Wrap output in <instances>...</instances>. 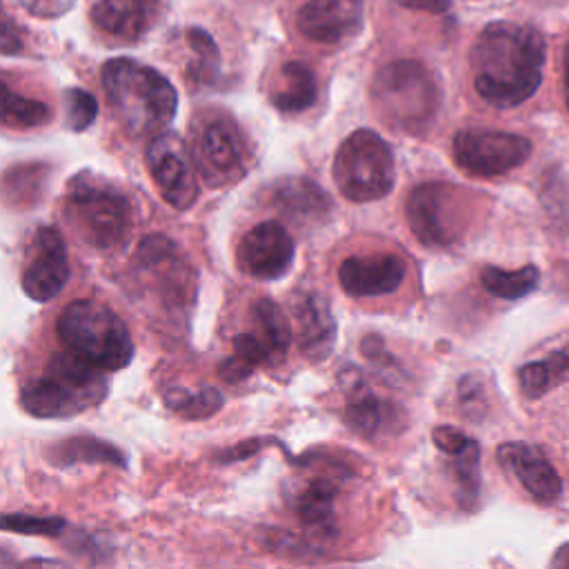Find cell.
<instances>
[{
  "mask_svg": "<svg viewBox=\"0 0 569 569\" xmlns=\"http://www.w3.org/2000/svg\"><path fill=\"white\" fill-rule=\"evenodd\" d=\"M102 89L113 113L133 136L162 131L178 109L173 84L153 67L131 58H113L104 62Z\"/></svg>",
  "mask_w": 569,
  "mask_h": 569,
  "instance_id": "7a4b0ae2",
  "label": "cell"
},
{
  "mask_svg": "<svg viewBox=\"0 0 569 569\" xmlns=\"http://www.w3.org/2000/svg\"><path fill=\"white\" fill-rule=\"evenodd\" d=\"M540 271L533 264L520 267L516 271H502L498 267H485L480 271V282L482 287L502 300H518L531 293L538 287Z\"/></svg>",
  "mask_w": 569,
  "mask_h": 569,
  "instance_id": "4316f807",
  "label": "cell"
},
{
  "mask_svg": "<svg viewBox=\"0 0 569 569\" xmlns=\"http://www.w3.org/2000/svg\"><path fill=\"white\" fill-rule=\"evenodd\" d=\"M187 42L196 53V62L191 64V76L198 82H213L220 67V53L213 38L198 27L187 29Z\"/></svg>",
  "mask_w": 569,
  "mask_h": 569,
  "instance_id": "f1b7e54d",
  "label": "cell"
},
{
  "mask_svg": "<svg viewBox=\"0 0 569 569\" xmlns=\"http://www.w3.org/2000/svg\"><path fill=\"white\" fill-rule=\"evenodd\" d=\"M189 153L196 173L209 187L238 182L249 169V147L240 124L220 109H207L191 122Z\"/></svg>",
  "mask_w": 569,
  "mask_h": 569,
  "instance_id": "ba28073f",
  "label": "cell"
},
{
  "mask_svg": "<svg viewBox=\"0 0 569 569\" xmlns=\"http://www.w3.org/2000/svg\"><path fill=\"white\" fill-rule=\"evenodd\" d=\"M64 218L73 231L98 251H116L129 242L133 204L129 196L104 178L78 176L64 196Z\"/></svg>",
  "mask_w": 569,
  "mask_h": 569,
  "instance_id": "277c9868",
  "label": "cell"
},
{
  "mask_svg": "<svg viewBox=\"0 0 569 569\" xmlns=\"http://www.w3.org/2000/svg\"><path fill=\"white\" fill-rule=\"evenodd\" d=\"M62 525L64 522L60 518H33V516H7V518H0V527L2 529L22 531V533H29V536H58Z\"/></svg>",
  "mask_w": 569,
  "mask_h": 569,
  "instance_id": "4dcf8cb0",
  "label": "cell"
},
{
  "mask_svg": "<svg viewBox=\"0 0 569 569\" xmlns=\"http://www.w3.org/2000/svg\"><path fill=\"white\" fill-rule=\"evenodd\" d=\"M160 0H98L89 18L104 36L120 42H136L160 18Z\"/></svg>",
  "mask_w": 569,
  "mask_h": 569,
  "instance_id": "e0dca14e",
  "label": "cell"
},
{
  "mask_svg": "<svg viewBox=\"0 0 569 569\" xmlns=\"http://www.w3.org/2000/svg\"><path fill=\"white\" fill-rule=\"evenodd\" d=\"M331 173L338 191L347 200H380L396 184L391 147L373 129H356L340 142Z\"/></svg>",
  "mask_w": 569,
  "mask_h": 569,
  "instance_id": "52a82bcc",
  "label": "cell"
},
{
  "mask_svg": "<svg viewBox=\"0 0 569 569\" xmlns=\"http://www.w3.org/2000/svg\"><path fill=\"white\" fill-rule=\"evenodd\" d=\"M336 482L331 478H316L309 487L296 498V513L300 522L320 536L336 533Z\"/></svg>",
  "mask_w": 569,
  "mask_h": 569,
  "instance_id": "7402d4cb",
  "label": "cell"
},
{
  "mask_svg": "<svg viewBox=\"0 0 569 569\" xmlns=\"http://www.w3.org/2000/svg\"><path fill=\"white\" fill-rule=\"evenodd\" d=\"M251 316H253V329L251 331L267 347V351L271 356V362L280 360L287 353V349L291 345V338H293L287 316L269 298L256 300L253 307H251Z\"/></svg>",
  "mask_w": 569,
  "mask_h": 569,
  "instance_id": "d4e9b609",
  "label": "cell"
},
{
  "mask_svg": "<svg viewBox=\"0 0 569 569\" xmlns=\"http://www.w3.org/2000/svg\"><path fill=\"white\" fill-rule=\"evenodd\" d=\"M551 565H553V567L569 569V542L556 549V553H553V558H551Z\"/></svg>",
  "mask_w": 569,
  "mask_h": 569,
  "instance_id": "d590c367",
  "label": "cell"
},
{
  "mask_svg": "<svg viewBox=\"0 0 569 569\" xmlns=\"http://www.w3.org/2000/svg\"><path fill=\"white\" fill-rule=\"evenodd\" d=\"M318 98V82L311 67L300 60H289L280 67L271 104L282 113H300Z\"/></svg>",
  "mask_w": 569,
  "mask_h": 569,
  "instance_id": "ffe728a7",
  "label": "cell"
},
{
  "mask_svg": "<svg viewBox=\"0 0 569 569\" xmlns=\"http://www.w3.org/2000/svg\"><path fill=\"white\" fill-rule=\"evenodd\" d=\"M64 107H67V124L73 131L87 129L98 113L96 98L82 89H69L64 93Z\"/></svg>",
  "mask_w": 569,
  "mask_h": 569,
  "instance_id": "f546056e",
  "label": "cell"
},
{
  "mask_svg": "<svg viewBox=\"0 0 569 569\" xmlns=\"http://www.w3.org/2000/svg\"><path fill=\"white\" fill-rule=\"evenodd\" d=\"M445 453H449L453 462V473L458 480L460 498L462 500H476L480 491V447L473 438L467 433H460L453 442L445 447Z\"/></svg>",
  "mask_w": 569,
  "mask_h": 569,
  "instance_id": "484cf974",
  "label": "cell"
},
{
  "mask_svg": "<svg viewBox=\"0 0 569 569\" xmlns=\"http://www.w3.org/2000/svg\"><path fill=\"white\" fill-rule=\"evenodd\" d=\"M531 140L496 129H460L451 140L453 162L476 178H496L522 167L531 158Z\"/></svg>",
  "mask_w": 569,
  "mask_h": 569,
  "instance_id": "9c48e42d",
  "label": "cell"
},
{
  "mask_svg": "<svg viewBox=\"0 0 569 569\" xmlns=\"http://www.w3.org/2000/svg\"><path fill=\"white\" fill-rule=\"evenodd\" d=\"M498 462L502 465L505 471L518 478V482L527 489V493L542 502L551 505L560 498L562 493V482L560 476L556 473L553 465L545 458V453L529 445V442H502L496 451Z\"/></svg>",
  "mask_w": 569,
  "mask_h": 569,
  "instance_id": "2e32d148",
  "label": "cell"
},
{
  "mask_svg": "<svg viewBox=\"0 0 569 569\" xmlns=\"http://www.w3.org/2000/svg\"><path fill=\"white\" fill-rule=\"evenodd\" d=\"M51 120V109L38 98H29L0 78V127L11 131H33Z\"/></svg>",
  "mask_w": 569,
  "mask_h": 569,
  "instance_id": "603a6c76",
  "label": "cell"
},
{
  "mask_svg": "<svg viewBox=\"0 0 569 569\" xmlns=\"http://www.w3.org/2000/svg\"><path fill=\"white\" fill-rule=\"evenodd\" d=\"M340 387L347 396L345 422L349 429L362 438H373L385 422V405L367 387L362 373L356 367L340 371Z\"/></svg>",
  "mask_w": 569,
  "mask_h": 569,
  "instance_id": "d6986e66",
  "label": "cell"
},
{
  "mask_svg": "<svg viewBox=\"0 0 569 569\" xmlns=\"http://www.w3.org/2000/svg\"><path fill=\"white\" fill-rule=\"evenodd\" d=\"M545 60L547 44L536 27L489 22L469 53L473 89L491 107H518L538 91Z\"/></svg>",
  "mask_w": 569,
  "mask_h": 569,
  "instance_id": "6da1fadb",
  "label": "cell"
},
{
  "mask_svg": "<svg viewBox=\"0 0 569 569\" xmlns=\"http://www.w3.org/2000/svg\"><path fill=\"white\" fill-rule=\"evenodd\" d=\"M102 373L62 349L47 362L40 376L22 387L20 402L36 418L80 413L102 398Z\"/></svg>",
  "mask_w": 569,
  "mask_h": 569,
  "instance_id": "5b68a950",
  "label": "cell"
},
{
  "mask_svg": "<svg viewBox=\"0 0 569 569\" xmlns=\"http://www.w3.org/2000/svg\"><path fill=\"white\" fill-rule=\"evenodd\" d=\"M147 169L160 198L187 211L198 198V173L189 147L176 133H156L147 147Z\"/></svg>",
  "mask_w": 569,
  "mask_h": 569,
  "instance_id": "30bf717a",
  "label": "cell"
},
{
  "mask_svg": "<svg viewBox=\"0 0 569 569\" xmlns=\"http://www.w3.org/2000/svg\"><path fill=\"white\" fill-rule=\"evenodd\" d=\"M164 402L189 420H202L213 416L222 407V396L213 387H204L198 391L176 387L164 393Z\"/></svg>",
  "mask_w": 569,
  "mask_h": 569,
  "instance_id": "83f0119b",
  "label": "cell"
},
{
  "mask_svg": "<svg viewBox=\"0 0 569 569\" xmlns=\"http://www.w3.org/2000/svg\"><path fill=\"white\" fill-rule=\"evenodd\" d=\"M562 89H565V102H567V109H569V42H567L565 53H562Z\"/></svg>",
  "mask_w": 569,
  "mask_h": 569,
  "instance_id": "e575fe53",
  "label": "cell"
},
{
  "mask_svg": "<svg viewBox=\"0 0 569 569\" xmlns=\"http://www.w3.org/2000/svg\"><path fill=\"white\" fill-rule=\"evenodd\" d=\"M64 351L100 371H118L133 358V340L124 320L107 305L76 300L67 305L56 322Z\"/></svg>",
  "mask_w": 569,
  "mask_h": 569,
  "instance_id": "3957f363",
  "label": "cell"
},
{
  "mask_svg": "<svg viewBox=\"0 0 569 569\" xmlns=\"http://www.w3.org/2000/svg\"><path fill=\"white\" fill-rule=\"evenodd\" d=\"M69 280V253L64 238L53 227H40L27 253L20 276L22 291L36 300L47 302L56 298Z\"/></svg>",
  "mask_w": 569,
  "mask_h": 569,
  "instance_id": "8fae6325",
  "label": "cell"
},
{
  "mask_svg": "<svg viewBox=\"0 0 569 569\" xmlns=\"http://www.w3.org/2000/svg\"><path fill=\"white\" fill-rule=\"evenodd\" d=\"M298 325V347L309 360H322L331 353L336 342V320L325 296L307 291L293 305Z\"/></svg>",
  "mask_w": 569,
  "mask_h": 569,
  "instance_id": "ac0fdd59",
  "label": "cell"
},
{
  "mask_svg": "<svg viewBox=\"0 0 569 569\" xmlns=\"http://www.w3.org/2000/svg\"><path fill=\"white\" fill-rule=\"evenodd\" d=\"M293 256V238L276 220H264L251 227L236 249L240 271L256 280L282 278L289 271Z\"/></svg>",
  "mask_w": 569,
  "mask_h": 569,
  "instance_id": "7c38bea8",
  "label": "cell"
},
{
  "mask_svg": "<svg viewBox=\"0 0 569 569\" xmlns=\"http://www.w3.org/2000/svg\"><path fill=\"white\" fill-rule=\"evenodd\" d=\"M407 222L425 247H449L456 240L453 189L445 182L418 184L405 204Z\"/></svg>",
  "mask_w": 569,
  "mask_h": 569,
  "instance_id": "4fadbf2b",
  "label": "cell"
},
{
  "mask_svg": "<svg viewBox=\"0 0 569 569\" xmlns=\"http://www.w3.org/2000/svg\"><path fill=\"white\" fill-rule=\"evenodd\" d=\"M396 4L413 11H427V13H445L449 9V0H393Z\"/></svg>",
  "mask_w": 569,
  "mask_h": 569,
  "instance_id": "836d02e7",
  "label": "cell"
},
{
  "mask_svg": "<svg viewBox=\"0 0 569 569\" xmlns=\"http://www.w3.org/2000/svg\"><path fill=\"white\" fill-rule=\"evenodd\" d=\"M49 167L40 162H24L9 167L0 178V196L11 207H31L40 200Z\"/></svg>",
  "mask_w": 569,
  "mask_h": 569,
  "instance_id": "cb8c5ba5",
  "label": "cell"
},
{
  "mask_svg": "<svg viewBox=\"0 0 569 569\" xmlns=\"http://www.w3.org/2000/svg\"><path fill=\"white\" fill-rule=\"evenodd\" d=\"M407 276V264L396 253L351 256L338 269V282L353 298L387 296L400 289Z\"/></svg>",
  "mask_w": 569,
  "mask_h": 569,
  "instance_id": "5bb4252c",
  "label": "cell"
},
{
  "mask_svg": "<svg viewBox=\"0 0 569 569\" xmlns=\"http://www.w3.org/2000/svg\"><path fill=\"white\" fill-rule=\"evenodd\" d=\"M296 27L313 42H342L362 27V0H307L296 16Z\"/></svg>",
  "mask_w": 569,
  "mask_h": 569,
  "instance_id": "9a60e30c",
  "label": "cell"
},
{
  "mask_svg": "<svg viewBox=\"0 0 569 569\" xmlns=\"http://www.w3.org/2000/svg\"><path fill=\"white\" fill-rule=\"evenodd\" d=\"M371 98L382 118L407 133H422L440 107L438 82L418 60L385 64L373 78Z\"/></svg>",
  "mask_w": 569,
  "mask_h": 569,
  "instance_id": "8992f818",
  "label": "cell"
},
{
  "mask_svg": "<svg viewBox=\"0 0 569 569\" xmlns=\"http://www.w3.org/2000/svg\"><path fill=\"white\" fill-rule=\"evenodd\" d=\"M76 0H20V4L38 18H58L73 7Z\"/></svg>",
  "mask_w": 569,
  "mask_h": 569,
  "instance_id": "d6a6232c",
  "label": "cell"
},
{
  "mask_svg": "<svg viewBox=\"0 0 569 569\" xmlns=\"http://www.w3.org/2000/svg\"><path fill=\"white\" fill-rule=\"evenodd\" d=\"M22 51V36L18 24L0 9V53L13 56Z\"/></svg>",
  "mask_w": 569,
  "mask_h": 569,
  "instance_id": "1f68e13d",
  "label": "cell"
},
{
  "mask_svg": "<svg viewBox=\"0 0 569 569\" xmlns=\"http://www.w3.org/2000/svg\"><path fill=\"white\" fill-rule=\"evenodd\" d=\"M273 202L284 216L296 220H316L331 209L327 193L309 178H282L276 182Z\"/></svg>",
  "mask_w": 569,
  "mask_h": 569,
  "instance_id": "44dd1931",
  "label": "cell"
}]
</instances>
